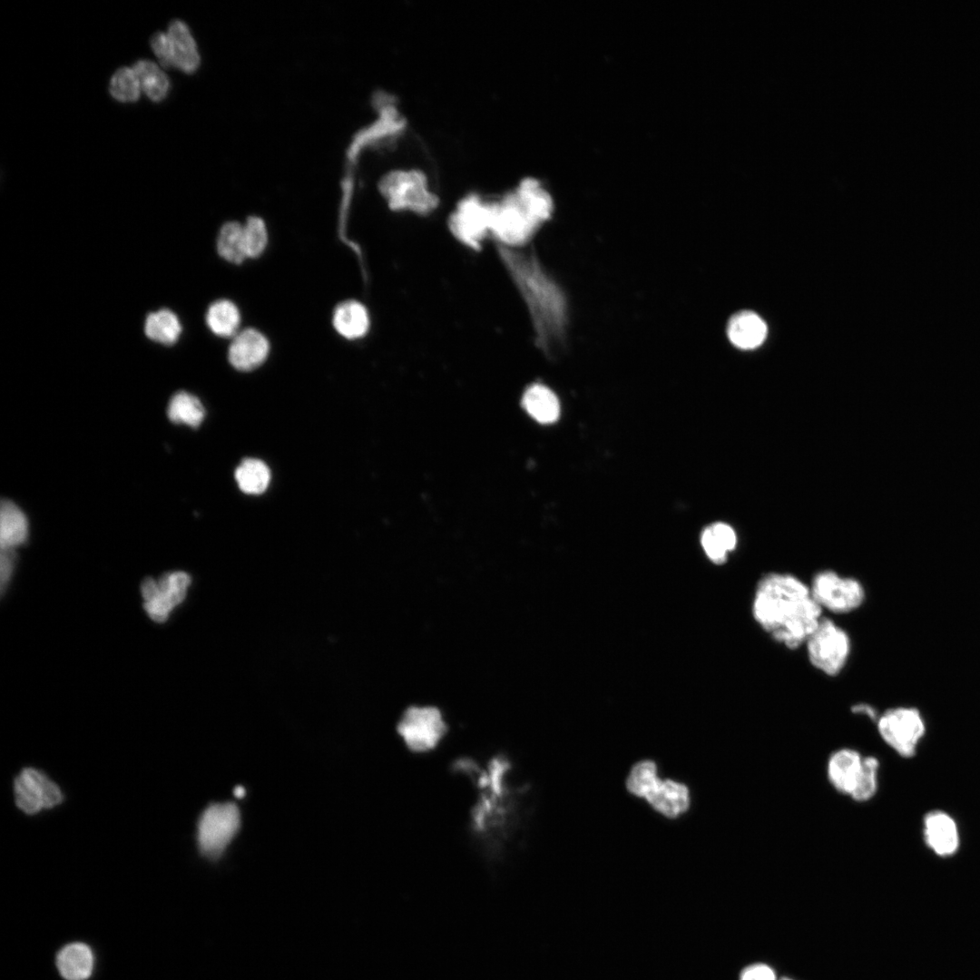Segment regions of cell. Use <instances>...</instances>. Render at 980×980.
I'll use <instances>...</instances> for the list:
<instances>
[{
  "mask_svg": "<svg viewBox=\"0 0 980 980\" xmlns=\"http://www.w3.org/2000/svg\"><path fill=\"white\" fill-rule=\"evenodd\" d=\"M210 330L220 338H233L240 330V312L235 303L221 299L211 303L205 315Z\"/></svg>",
  "mask_w": 980,
  "mask_h": 980,
  "instance_id": "obj_24",
  "label": "cell"
},
{
  "mask_svg": "<svg viewBox=\"0 0 980 980\" xmlns=\"http://www.w3.org/2000/svg\"><path fill=\"white\" fill-rule=\"evenodd\" d=\"M242 232L246 258L260 257L266 250L269 240L265 221L260 217L250 216L242 224Z\"/></svg>",
  "mask_w": 980,
  "mask_h": 980,
  "instance_id": "obj_32",
  "label": "cell"
},
{
  "mask_svg": "<svg viewBox=\"0 0 980 980\" xmlns=\"http://www.w3.org/2000/svg\"><path fill=\"white\" fill-rule=\"evenodd\" d=\"M740 980H776V977L769 966L758 964L746 967L740 975Z\"/></svg>",
  "mask_w": 980,
  "mask_h": 980,
  "instance_id": "obj_35",
  "label": "cell"
},
{
  "mask_svg": "<svg viewBox=\"0 0 980 980\" xmlns=\"http://www.w3.org/2000/svg\"><path fill=\"white\" fill-rule=\"evenodd\" d=\"M852 711L858 714H865L872 719L877 718L876 710L867 704H857L852 708Z\"/></svg>",
  "mask_w": 980,
  "mask_h": 980,
  "instance_id": "obj_37",
  "label": "cell"
},
{
  "mask_svg": "<svg viewBox=\"0 0 980 980\" xmlns=\"http://www.w3.org/2000/svg\"><path fill=\"white\" fill-rule=\"evenodd\" d=\"M144 331L146 336L152 341L164 345H172L179 340L182 326L174 312L162 309L147 316Z\"/></svg>",
  "mask_w": 980,
  "mask_h": 980,
  "instance_id": "obj_26",
  "label": "cell"
},
{
  "mask_svg": "<svg viewBox=\"0 0 980 980\" xmlns=\"http://www.w3.org/2000/svg\"><path fill=\"white\" fill-rule=\"evenodd\" d=\"M864 756L852 748H840L832 752L827 762V778L838 793L852 794L861 770Z\"/></svg>",
  "mask_w": 980,
  "mask_h": 980,
  "instance_id": "obj_16",
  "label": "cell"
},
{
  "mask_svg": "<svg viewBox=\"0 0 980 980\" xmlns=\"http://www.w3.org/2000/svg\"><path fill=\"white\" fill-rule=\"evenodd\" d=\"M28 522L23 511L13 502L3 500L0 506L1 550H13L25 542Z\"/></svg>",
  "mask_w": 980,
  "mask_h": 980,
  "instance_id": "obj_23",
  "label": "cell"
},
{
  "mask_svg": "<svg viewBox=\"0 0 980 980\" xmlns=\"http://www.w3.org/2000/svg\"><path fill=\"white\" fill-rule=\"evenodd\" d=\"M404 744L413 753L435 750L447 731L441 712L433 707L407 709L397 727Z\"/></svg>",
  "mask_w": 980,
  "mask_h": 980,
  "instance_id": "obj_11",
  "label": "cell"
},
{
  "mask_svg": "<svg viewBox=\"0 0 980 980\" xmlns=\"http://www.w3.org/2000/svg\"><path fill=\"white\" fill-rule=\"evenodd\" d=\"M751 610L757 623L790 650L806 643L822 618L809 586L789 573L764 575L757 583Z\"/></svg>",
  "mask_w": 980,
  "mask_h": 980,
  "instance_id": "obj_3",
  "label": "cell"
},
{
  "mask_svg": "<svg viewBox=\"0 0 980 980\" xmlns=\"http://www.w3.org/2000/svg\"><path fill=\"white\" fill-rule=\"evenodd\" d=\"M172 54V66L191 74L201 64V55L196 41L189 26L181 20L171 22L167 33Z\"/></svg>",
  "mask_w": 980,
  "mask_h": 980,
  "instance_id": "obj_18",
  "label": "cell"
},
{
  "mask_svg": "<svg viewBox=\"0 0 980 980\" xmlns=\"http://www.w3.org/2000/svg\"><path fill=\"white\" fill-rule=\"evenodd\" d=\"M805 644L810 663L829 676H836L842 671L850 652L848 633L827 618L820 619Z\"/></svg>",
  "mask_w": 980,
  "mask_h": 980,
  "instance_id": "obj_7",
  "label": "cell"
},
{
  "mask_svg": "<svg viewBox=\"0 0 980 980\" xmlns=\"http://www.w3.org/2000/svg\"><path fill=\"white\" fill-rule=\"evenodd\" d=\"M217 250L223 260L233 264H240L247 259L242 223L228 221L221 226L217 238Z\"/></svg>",
  "mask_w": 980,
  "mask_h": 980,
  "instance_id": "obj_30",
  "label": "cell"
},
{
  "mask_svg": "<svg viewBox=\"0 0 980 980\" xmlns=\"http://www.w3.org/2000/svg\"><path fill=\"white\" fill-rule=\"evenodd\" d=\"M377 189L393 211L428 216L439 204L438 196L429 187L426 174L419 169H394L377 182Z\"/></svg>",
  "mask_w": 980,
  "mask_h": 980,
  "instance_id": "obj_6",
  "label": "cell"
},
{
  "mask_svg": "<svg viewBox=\"0 0 980 980\" xmlns=\"http://www.w3.org/2000/svg\"><path fill=\"white\" fill-rule=\"evenodd\" d=\"M701 544L707 556L714 564H721L728 554L735 549L737 536L730 525L715 523L702 531Z\"/></svg>",
  "mask_w": 980,
  "mask_h": 980,
  "instance_id": "obj_25",
  "label": "cell"
},
{
  "mask_svg": "<svg viewBox=\"0 0 980 980\" xmlns=\"http://www.w3.org/2000/svg\"><path fill=\"white\" fill-rule=\"evenodd\" d=\"M553 211V198L541 181L525 178L498 200L490 201V237L497 245L522 249Z\"/></svg>",
  "mask_w": 980,
  "mask_h": 980,
  "instance_id": "obj_4",
  "label": "cell"
},
{
  "mask_svg": "<svg viewBox=\"0 0 980 980\" xmlns=\"http://www.w3.org/2000/svg\"><path fill=\"white\" fill-rule=\"evenodd\" d=\"M151 46L163 67L172 66V45L167 34H154L151 38Z\"/></svg>",
  "mask_w": 980,
  "mask_h": 980,
  "instance_id": "obj_34",
  "label": "cell"
},
{
  "mask_svg": "<svg viewBox=\"0 0 980 980\" xmlns=\"http://www.w3.org/2000/svg\"><path fill=\"white\" fill-rule=\"evenodd\" d=\"M727 335L735 347L742 349L754 348L764 341L767 326L755 312L740 311L730 318Z\"/></svg>",
  "mask_w": 980,
  "mask_h": 980,
  "instance_id": "obj_20",
  "label": "cell"
},
{
  "mask_svg": "<svg viewBox=\"0 0 980 980\" xmlns=\"http://www.w3.org/2000/svg\"><path fill=\"white\" fill-rule=\"evenodd\" d=\"M453 769L468 777L477 789V800L470 813L474 839L486 856L499 858L529 814V785L511 782L512 763L501 753L493 756L485 768L461 758L453 763Z\"/></svg>",
  "mask_w": 980,
  "mask_h": 980,
  "instance_id": "obj_1",
  "label": "cell"
},
{
  "mask_svg": "<svg viewBox=\"0 0 980 980\" xmlns=\"http://www.w3.org/2000/svg\"><path fill=\"white\" fill-rule=\"evenodd\" d=\"M57 968L66 980H86L93 969V955L83 943H72L63 947L56 958Z\"/></svg>",
  "mask_w": 980,
  "mask_h": 980,
  "instance_id": "obj_22",
  "label": "cell"
},
{
  "mask_svg": "<svg viewBox=\"0 0 980 980\" xmlns=\"http://www.w3.org/2000/svg\"><path fill=\"white\" fill-rule=\"evenodd\" d=\"M780 980H791V979H789V978H787V977H783V978H781Z\"/></svg>",
  "mask_w": 980,
  "mask_h": 980,
  "instance_id": "obj_39",
  "label": "cell"
},
{
  "mask_svg": "<svg viewBox=\"0 0 980 980\" xmlns=\"http://www.w3.org/2000/svg\"><path fill=\"white\" fill-rule=\"evenodd\" d=\"M881 739L898 755H915L925 734V722L918 710L913 707H895L887 710L877 719Z\"/></svg>",
  "mask_w": 980,
  "mask_h": 980,
  "instance_id": "obj_10",
  "label": "cell"
},
{
  "mask_svg": "<svg viewBox=\"0 0 980 980\" xmlns=\"http://www.w3.org/2000/svg\"><path fill=\"white\" fill-rule=\"evenodd\" d=\"M818 604L835 613H847L858 609L864 602L865 590L854 578L842 577L829 570L814 575L809 586Z\"/></svg>",
  "mask_w": 980,
  "mask_h": 980,
  "instance_id": "obj_12",
  "label": "cell"
},
{
  "mask_svg": "<svg viewBox=\"0 0 980 980\" xmlns=\"http://www.w3.org/2000/svg\"><path fill=\"white\" fill-rule=\"evenodd\" d=\"M332 323L335 330L341 337L348 340H356L364 338L368 333L370 316L363 303L348 299L335 308Z\"/></svg>",
  "mask_w": 980,
  "mask_h": 980,
  "instance_id": "obj_19",
  "label": "cell"
},
{
  "mask_svg": "<svg viewBox=\"0 0 980 980\" xmlns=\"http://www.w3.org/2000/svg\"><path fill=\"white\" fill-rule=\"evenodd\" d=\"M132 69L142 90L153 102L162 101L169 91L170 81L164 72L150 60L137 61Z\"/></svg>",
  "mask_w": 980,
  "mask_h": 980,
  "instance_id": "obj_27",
  "label": "cell"
},
{
  "mask_svg": "<svg viewBox=\"0 0 980 980\" xmlns=\"http://www.w3.org/2000/svg\"><path fill=\"white\" fill-rule=\"evenodd\" d=\"M625 788L632 797L643 799L653 811L671 820L688 813L691 806L689 786L674 779H662L653 760L635 762L625 779Z\"/></svg>",
  "mask_w": 980,
  "mask_h": 980,
  "instance_id": "obj_5",
  "label": "cell"
},
{
  "mask_svg": "<svg viewBox=\"0 0 980 980\" xmlns=\"http://www.w3.org/2000/svg\"><path fill=\"white\" fill-rule=\"evenodd\" d=\"M234 796L237 798H242L245 795V789L242 786H237L233 790Z\"/></svg>",
  "mask_w": 980,
  "mask_h": 980,
  "instance_id": "obj_38",
  "label": "cell"
},
{
  "mask_svg": "<svg viewBox=\"0 0 980 980\" xmlns=\"http://www.w3.org/2000/svg\"><path fill=\"white\" fill-rule=\"evenodd\" d=\"M522 406L533 419L543 425L553 424L560 416L559 399L544 384L530 385L524 392Z\"/></svg>",
  "mask_w": 980,
  "mask_h": 980,
  "instance_id": "obj_21",
  "label": "cell"
},
{
  "mask_svg": "<svg viewBox=\"0 0 980 980\" xmlns=\"http://www.w3.org/2000/svg\"><path fill=\"white\" fill-rule=\"evenodd\" d=\"M15 565V554L13 550H1L0 556V582L2 591L7 584L13 573Z\"/></svg>",
  "mask_w": 980,
  "mask_h": 980,
  "instance_id": "obj_36",
  "label": "cell"
},
{
  "mask_svg": "<svg viewBox=\"0 0 980 980\" xmlns=\"http://www.w3.org/2000/svg\"><path fill=\"white\" fill-rule=\"evenodd\" d=\"M924 837L927 846L938 856L953 855L959 846L955 820L946 812L935 810L924 818Z\"/></svg>",
  "mask_w": 980,
  "mask_h": 980,
  "instance_id": "obj_17",
  "label": "cell"
},
{
  "mask_svg": "<svg viewBox=\"0 0 980 980\" xmlns=\"http://www.w3.org/2000/svg\"><path fill=\"white\" fill-rule=\"evenodd\" d=\"M204 415L202 404L190 393L178 392L169 403L168 416L174 423L197 427L202 422Z\"/></svg>",
  "mask_w": 980,
  "mask_h": 980,
  "instance_id": "obj_29",
  "label": "cell"
},
{
  "mask_svg": "<svg viewBox=\"0 0 980 980\" xmlns=\"http://www.w3.org/2000/svg\"><path fill=\"white\" fill-rule=\"evenodd\" d=\"M109 90L115 100L130 103L139 99L142 88L133 69L123 66L113 75Z\"/></svg>",
  "mask_w": 980,
  "mask_h": 980,
  "instance_id": "obj_33",
  "label": "cell"
},
{
  "mask_svg": "<svg viewBox=\"0 0 980 980\" xmlns=\"http://www.w3.org/2000/svg\"><path fill=\"white\" fill-rule=\"evenodd\" d=\"M270 348L269 339L263 333L253 328H245L232 338L228 359L237 370L250 371L267 359Z\"/></svg>",
  "mask_w": 980,
  "mask_h": 980,
  "instance_id": "obj_15",
  "label": "cell"
},
{
  "mask_svg": "<svg viewBox=\"0 0 980 980\" xmlns=\"http://www.w3.org/2000/svg\"><path fill=\"white\" fill-rule=\"evenodd\" d=\"M14 791L16 806L30 815L57 806L64 799L57 784L45 773L34 768L20 771L14 781Z\"/></svg>",
  "mask_w": 980,
  "mask_h": 980,
  "instance_id": "obj_14",
  "label": "cell"
},
{
  "mask_svg": "<svg viewBox=\"0 0 980 980\" xmlns=\"http://www.w3.org/2000/svg\"><path fill=\"white\" fill-rule=\"evenodd\" d=\"M495 247L504 269L526 307L534 342L550 356L564 340L568 323L565 294L534 252L497 244Z\"/></svg>",
  "mask_w": 980,
  "mask_h": 980,
  "instance_id": "obj_2",
  "label": "cell"
},
{
  "mask_svg": "<svg viewBox=\"0 0 980 980\" xmlns=\"http://www.w3.org/2000/svg\"><path fill=\"white\" fill-rule=\"evenodd\" d=\"M235 479L242 492L258 495L267 489L270 480V472L261 460L248 458L237 467Z\"/></svg>",
  "mask_w": 980,
  "mask_h": 980,
  "instance_id": "obj_28",
  "label": "cell"
},
{
  "mask_svg": "<svg viewBox=\"0 0 980 980\" xmlns=\"http://www.w3.org/2000/svg\"><path fill=\"white\" fill-rule=\"evenodd\" d=\"M451 234L465 247L479 251L490 237V201L476 193L463 197L450 213Z\"/></svg>",
  "mask_w": 980,
  "mask_h": 980,
  "instance_id": "obj_9",
  "label": "cell"
},
{
  "mask_svg": "<svg viewBox=\"0 0 980 980\" xmlns=\"http://www.w3.org/2000/svg\"><path fill=\"white\" fill-rule=\"evenodd\" d=\"M879 760L875 756H865L855 789L850 795L856 802H867L874 798L878 789Z\"/></svg>",
  "mask_w": 980,
  "mask_h": 980,
  "instance_id": "obj_31",
  "label": "cell"
},
{
  "mask_svg": "<svg viewBox=\"0 0 980 980\" xmlns=\"http://www.w3.org/2000/svg\"><path fill=\"white\" fill-rule=\"evenodd\" d=\"M240 825V814L236 804H211L201 813L197 825L201 853L211 859L219 858L237 834Z\"/></svg>",
  "mask_w": 980,
  "mask_h": 980,
  "instance_id": "obj_8",
  "label": "cell"
},
{
  "mask_svg": "<svg viewBox=\"0 0 980 980\" xmlns=\"http://www.w3.org/2000/svg\"><path fill=\"white\" fill-rule=\"evenodd\" d=\"M191 577L184 572L162 574L158 580L146 578L141 585L143 607L156 622H165L170 612L186 597Z\"/></svg>",
  "mask_w": 980,
  "mask_h": 980,
  "instance_id": "obj_13",
  "label": "cell"
}]
</instances>
